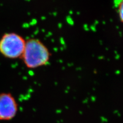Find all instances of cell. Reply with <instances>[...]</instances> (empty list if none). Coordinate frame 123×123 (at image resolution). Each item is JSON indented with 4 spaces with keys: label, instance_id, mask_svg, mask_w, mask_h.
<instances>
[{
    "label": "cell",
    "instance_id": "1",
    "mask_svg": "<svg viewBox=\"0 0 123 123\" xmlns=\"http://www.w3.org/2000/svg\"><path fill=\"white\" fill-rule=\"evenodd\" d=\"M51 56L48 48L43 42L31 38L26 40L21 59L27 68L35 69L48 64Z\"/></svg>",
    "mask_w": 123,
    "mask_h": 123
},
{
    "label": "cell",
    "instance_id": "4",
    "mask_svg": "<svg viewBox=\"0 0 123 123\" xmlns=\"http://www.w3.org/2000/svg\"><path fill=\"white\" fill-rule=\"evenodd\" d=\"M117 13L119 19L121 22H123V1L121 0L119 2L117 5Z\"/></svg>",
    "mask_w": 123,
    "mask_h": 123
},
{
    "label": "cell",
    "instance_id": "2",
    "mask_svg": "<svg viewBox=\"0 0 123 123\" xmlns=\"http://www.w3.org/2000/svg\"><path fill=\"white\" fill-rule=\"evenodd\" d=\"M26 40L15 32H7L0 38V53L7 59H21Z\"/></svg>",
    "mask_w": 123,
    "mask_h": 123
},
{
    "label": "cell",
    "instance_id": "3",
    "mask_svg": "<svg viewBox=\"0 0 123 123\" xmlns=\"http://www.w3.org/2000/svg\"><path fill=\"white\" fill-rule=\"evenodd\" d=\"M18 105L16 99L10 92L0 93V121H9L16 117Z\"/></svg>",
    "mask_w": 123,
    "mask_h": 123
}]
</instances>
